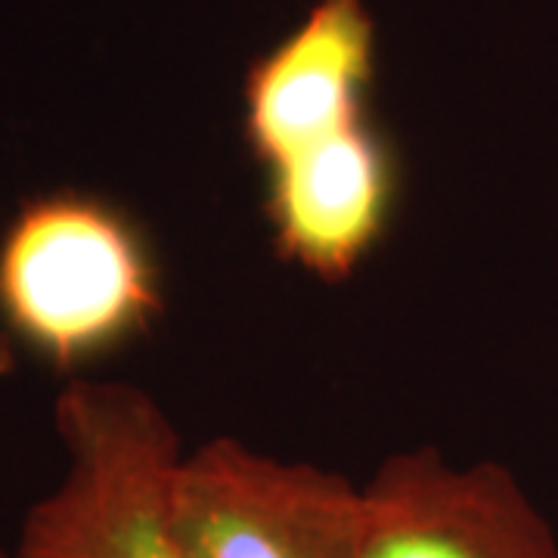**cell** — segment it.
Instances as JSON below:
<instances>
[{
  "label": "cell",
  "mask_w": 558,
  "mask_h": 558,
  "mask_svg": "<svg viewBox=\"0 0 558 558\" xmlns=\"http://www.w3.org/2000/svg\"><path fill=\"white\" fill-rule=\"evenodd\" d=\"M161 314V274L112 202L44 193L0 236V317L44 363L75 373L137 339Z\"/></svg>",
  "instance_id": "6da1fadb"
},
{
  "label": "cell",
  "mask_w": 558,
  "mask_h": 558,
  "mask_svg": "<svg viewBox=\"0 0 558 558\" xmlns=\"http://www.w3.org/2000/svg\"><path fill=\"white\" fill-rule=\"evenodd\" d=\"M60 484L22 521L13 558H186L174 519L183 444L131 381L72 379L53 403Z\"/></svg>",
  "instance_id": "7a4b0ae2"
},
{
  "label": "cell",
  "mask_w": 558,
  "mask_h": 558,
  "mask_svg": "<svg viewBox=\"0 0 558 558\" xmlns=\"http://www.w3.org/2000/svg\"><path fill=\"white\" fill-rule=\"evenodd\" d=\"M174 519L186 558H357L363 484L215 438L180 459Z\"/></svg>",
  "instance_id": "3957f363"
},
{
  "label": "cell",
  "mask_w": 558,
  "mask_h": 558,
  "mask_svg": "<svg viewBox=\"0 0 558 558\" xmlns=\"http://www.w3.org/2000/svg\"><path fill=\"white\" fill-rule=\"evenodd\" d=\"M357 558H558V534L506 465L416 447L363 484Z\"/></svg>",
  "instance_id": "277c9868"
},
{
  "label": "cell",
  "mask_w": 558,
  "mask_h": 558,
  "mask_svg": "<svg viewBox=\"0 0 558 558\" xmlns=\"http://www.w3.org/2000/svg\"><path fill=\"white\" fill-rule=\"evenodd\" d=\"M264 174L277 252L319 279L357 270L398 199V161L373 121Z\"/></svg>",
  "instance_id": "5b68a950"
},
{
  "label": "cell",
  "mask_w": 558,
  "mask_h": 558,
  "mask_svg": "<svg viewBox=\"0 0 558 558\" xmlns=\"http://www.w3.org/2000/svg\"><path fill=\"white\" fill-rule=\"evenodd\" d=\"M16 369V348H13V336L0 332V379L13 376Z\"/></svg>",
  "instance_id": "8992f818"
},
{
  "label": "cell",
  "mask_w": 558,
  "mask_h": 558,
  "mask_svg": "<svg viewBox=\"0 0 558 558\" xmlns=\"http://www.w3.org/2000/svg\"><path fill=\"white\" fill-rule=\"evenodd\" d=\"M0 558H13V553H3V549H0Z\"/></svg>",
  "instance_id": "52a82bcc"
}]
</instances>
